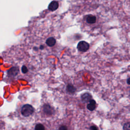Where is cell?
<instances>
[{"label":"cell","instance_id":"cell-5","mask_svg":"<svg viewBox=\"0 0 130 130\" xmlns=\"http://www.w3.org/2000/svg\"><path fill=\"white\" fill-rule=\"evenodd\" d=\"M92 97L89 93H84L81 96V100L84 103L90 102L92 99Z\"/></svg>","mask_w":130,"mask_h":130},{"label":"cell","instance_id":"cell-12","mask_svg":"<svg viewBox=\"0 0 130 130\" xmlns=\"http://www.w3.org/2000/svg\"><path fill=\"white\" fill-rule=\"evenodd\" d=\"M123 130H130V122L125 123L123 126Z\"/></svg>","mask_w":130,"mask_h":130},{"label":"cell","instance_id":"cell-9","mask_svg":"<svg viewBox=\"0 0 130 130\" xmlns=\"http://www.w3.org/2000/svg\"><path fill=\"white\" fill-rule=\"evenodd\" d=\"M18 72V70L16 68L13 67L10 70H9L8 74L9 76H14L17 74Z\"/></svg>","mask_w":130,"mask_h":130},{"label":"cell","instance_id":"cell-2","mask_svg":"<svg viewBox=\"0 0 130 130\" xmlns=\"http://www.w3.org/2000/svg\"><path fill=\"white\" fill-rule=\"evenodd\" d=\"M90 48L89 44L84 41L79 42L77 45V49L79 51L81 52H85L89 50Z\"/></svg>","mask_w":130,"mask_h":130},{"label":"cell","instance_id":"cell-13","mask_svg":"<svg viewBox=\"0 0 130 130\" xmlns=\"http://www.w3.org/2000/svg\"><path fill=\"white\" fill-rule=\"evenodd\" d=\"M21 71L23 73H27L28 72V69L26 66H23L21 68Z\"/></svg>","mask_w":130,"mask_h":130},{"label":"cell","instance_id":"cell-4","mask_svg":"<svg viewBox=\"0 0 130 130\" xmlns=\"http://www.w3.org/2000/svg\"><path fill=\"white\" fill-rule=\"evenodd\" d=\"M58 3L57 1H55L51 2L48 6L49 10L52 11L56 10L58 8Z\"/></svg>","mask_w":130,"mask_h":130},{"label":"cell","instance_id":"cell-16","mask_svg":"<svg viewBox=\"0 0 130 130\" xmlns=\"http://www.w3.org/2000/svg\"><path fill=\"white\" fill-rule=\"evenodd\" d=\"M127 83L129 85H130V78H128L127 80Z\"/></svg>","mask_w":130,"mask_h":130},{"label":"cell","instance_id":"cell-14","mask_svg":"<svg viewBox=\"0 0 130 130\" xmlns=\"http://www.w3.org/2000/svg\"><path fill=\"white\" fill-rule=\"evenodd\" d=\"M59 130H68V128L65 125H61L59 127Z\"/></svg>","mask_w":130,"mask_h":130},{"label":"cell","instance_id":"cell-7","mask_svg":"<svg viewBox=\"0 0 130 130\" xmlns=\"http://www.w3.org/2000/svg\"><path fill=\"white\" fill-rule=\"evenodd\" d=\"M56 43L55 39L53 37H50L48 38L46 41V44L49 47L53 46Z\"/></svg>","mask_w":130,"mask_h":130},{"label":"cell","instance_id":"cell-11","mask_svg":"<svg viewBox=\"0 0 130 130\" xmlns=\"http://www.w3.org/2000/svg\"><path fill=\"white\" fill-rule=\"evenodd\" d=\"M35 130H45V127L42 124H38L35 127Z\"/></svg>","mask_w":130,"mask_h":130},{"label":"cell","instance_id":"cell-3","mask_svg":"<svg viewBox=\"0 0 130 130\" xmlns=\"http://www.w3.org/2000/svg\"><path fill=\"white\" fill-rule=\"evenodd\" d=\"M43 111L44 113L47 115H51L54 113L53 109L49 105L46 104L43 107Z\"/></svg>","mask_w":130,"mask_h":130},{"label":"cell","instance_id":"cell-8","mask_svg":"<svg viewBox=\"0 0 130 130\" xmlns=\"http://www.w3.org/2000/svg\"><path fill=\"white\" fill-rule=\"evenodd\" d=\"M86 21L90 24H94L96 22V17L94 15H89L86 18Z\"/></svg>","mask_w":130,"mask_h":130},{"label":"cell","instance_id":"cell-6","mask_svg":"<svg viewBox=\"0 0 130 130\" xmlns=\"http://www.w3.org/2000/svg\"><path fill=\"white\" fill-rule=\"evenodd\" d=\"M96 101L94 100H91L89 102V104L88 105L87 108L90 111H93L96 108Z\"/></svg>","mask_w":130,"mask_h":130},{"label":"cell","instance_id":"cell-10","mask_svg":"<svg viewBox=\"0 0 130 130\" xmlns=\"http://www.w3.org/2000/svg\"><path fill=\"white\" fill-rule=\"evenodd\" d=\"M76 88L72 84H68L67 86V91L71 94H73L76 91Z\"/></svg>","mask_w":130,"mask_h":130},{"label":"cell","instance_id":"cell-1","mask_svg":"<svg viewBox=\"0 0 130 130\" xmlns=\"http://www.w3.org/2000/svg\"><path fill=\"white\" fill-rule=\"evenodd\" d=\"M34 110V108L31 105L26 104L23 107L21 112L24 116H29L33 113Z\"/></svg>","mask_w":130,"mask_h":130},{"label":"cell","instance_id":"cell-15","mask_svg":"<svg viewBox=\"0 0 130 130\" xmlns=\"http://www.w3.org/2000/svg\"><path fill=\"white\" fill-rule=\"evenodd\" d=\"M90 129L91 130H98V128L97 126H96L95 125H93V126H91Z\"/></svg>","mask_w":130,"mask_h":130}]
</instances>
